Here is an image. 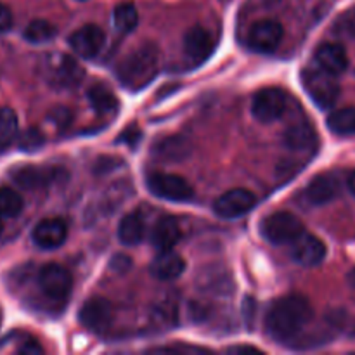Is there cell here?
I'll return each instance as SVG.
<instances>
[{"label": "cell", "mask_w": 355, "mask_h": 355, "mask_svg": "<svg viewBox=\"0 0 355 355\" xmlns=\"http://www.w3.org/2000/svg\"><path fill=\"white\" fill-rule=\"evenodd\" d=\"M284 30L281 23L274 19H263L259 21L252 26L248 37V44L253 51L259 52H272L279 47L283 42Z\"/></svg>", "instance_id": "11"}, {"label": "cell", "mask_w": 355, "mask_h": 355, "mask_svg": "<svg viewBox=\"0 0 355 355\" xmlns=\"http://www.w3.org/2000/svg\"><path fill=\"white\" fill-rule=\"evenodd\" d=\"M80 2H83V0H80Z\"/></svg>", "instance_id": "40"}, {"label": "cell", "mask_w": 355, "mask_h": 355, "mask_svg": "<svg viewBox=\"0 0 355 355\" xmlns=\"http://www.w3.org/2000/svg\"><path fill=\"white\" fill-rule=\"evenodd\" d=\"M149 270L156 279L173 281L182 276L184 270H186V262L179 253L166 250V252H159V255L153 260Z\"/></svg>", "instance_id": "17"}, {"label": "cell", "mask_w": 355, "mask_h": 355, "mask_svg": "<svg viewBox=\"0 0 355 355\" xmlns=\"http://www.w3.org/2000/svg\"><path fill=\"white\" fill-rule=\"evenodd\" d=\"M302 83H304L309 97L322 110L331 107L338 101L340 83L336 80V75L326 71L319 64L309 66V68L304 69Z\"/></svg>", "instance_id": "3"}, {"label": "cell", "mask_w": 355, "mask_h": 355, "mask_svg": "<svg viewBox=\"0 0 355 355\" xmlns=\"http://www.w3.org/2000/svg\"><path fill=\"white\" fill-rule=\"evenodd\" d=\"M328 128L336 135H355V107H342L329 114Z\"/></svg>", "instance_id": "23"}, {"label": "cell", "mask_w": 355, "mask_h": 355, "mask_svg": "<svg viewBox=\"0 0 355 355\" xmlns=\"http://www.w3.org/2000/svg\"><path fill=\"white\" fill-rule=\"evenodd\" d=\"M19 134L17 116L10 107H0V149H6L12 144Z\"/></svg>", "instance_id": "25"}, {"label": "cell", "mask_w": 355, "mask_h": 355, "mask_svg": "<svg viewBox=\"0 0 355 355\" xmlns=\"http://www.w3.org/2000/svg\"><path fill=\"white\" fill-rule=\"evenodd\" d=\"M214 45L210 31L205 30L203 26L189 28L184 35V54H186L187 61L193 64H201L203 61H207L214 51Z\"/></svg>", "instance_id": "13"}, {"label": "cell", "mask_w": 355, "mask_h": 355, "mask_svg": "<svg viewBox=\"0 0 355 355\" xmlns=\"http://www.w3.org/2000/svg\"><path fill=\"white\" fill-rule=\"evenodd\" d=\"M80 322L89 331L97 333V335L106 333L113 322V309L110 302L99 297L87 300L85 305L80 309Z\"/></svg>", "instance_id": "10"}, {"label": "cell", "mask_w": 355, "mask_h": 355, "mask_svg": "<svg viewBox=\"0 0 355 355\" xmlns=\"http://www.w3.org/2000/svg\"><path fill=\"white\" fill-rule=\"evenodd\" d=\"M175 307H173L170 302H165V304H162L158 307V311H156V319H158L162 324L165 326H172L175 324Z\"/></svg>", "instance_id": "31"}, {"label": "cell", "mask_w": 355, "mask_h": 355, "mask_svg": "<svg viewBox=\"0 0 355 355\" xmlns=\"http://www.w3.org/2000/svg\"><path fill=\"white\" fill-rule=\"evenodd\" d=\"M257 205V196L248 189H231L217 198L214 211L222 218H238L252 211Z\"/></svg>", "instance_id": "9"}, {"label": "cell", "mask_w": 355, "mask_h": 355, "mask_svg": "<svg viewBox=\"0 0 355 355\" xmlns=\"http://www.w3.org/2000/svg\"><path fill=\"white\" fill-rule=\"evenodd\" d=\"M10 24H12V14H10L9 7L0 3V33L9 30Z\"/></svg>", "instance_id": "33"}, {"label": "cell", "mask_w": 355, "mask_h": 355, "mask_svg": "<svg viewBox=\"0 0 355 355\" xmlns=\"http://www.w3.org/2000/svg\"><path fill=\"white\" fill-rule=\"evenodd\" d=\"M314 142L315 132L309 121H298V123L291 125V127L284 132V144L290 149L304 151V149L312 148Z\"/></svg>", "instance_id": "21"}, {"label": "cell", "mask_w": 355, "mask_h": 355, "mask_svg": "<svg viewBox=\"0 0 355 355\" xmlns=\"http://www.w3.org/2000/svg\"><path fill=\"white\" fill-rule=\"evenodd\" d=\"M23 210V198L10 187H0V217L14 218Z\"/></svg>", "instance_id": "29"}, {"label": "cell", "mask_w": 355, "mask_h": 355, "mask_svg": "<svg viewBox=\"0 0 355 355\" xmlns=\"http://www.w3.org/2000/svg\"><path fill=\"white\" fill-rule=\"evenodd\" d=\"M55 33H58V30H55L54 24L49 23V21L45 19H35L24 28L23 35L30 44L40 45V44H47V42H51L52 38L55 37Z\"/></svg>", "instance_id": "27"}, {"label": "cell", "mask_w": 355, "mask_h": 355, "mask_svg": "<svg viewBox=\"0 0 355 355\" xmlns=\"http://www.w3.org/2000/svg\"><path fill=\"white\" fill-rule=\"evenodd\" d=\"M156 155L163 159H184L189 155V144L182 137H170L156 146Z\"/></svg>", "instance_id": "28"}, {"label": "cell", "mask_w": 355, "mask_h": 355, "mask_svg": "<svg viewBox=\"0 0 355 355\" xmlns=\"http://www.w3.org/2000/svg\"><path fill=\"white\" fill-rule=\"evenodd\" d=\"M146 224L144 217L139 211H130L125 215L118 225V239L125 246H135L144 239Z\"/></svg>", "instance_id": "20"}, {"label": "cell", "mask_w": 355, "mask_h": 355, "mask_svg": "<svg viewBox=\"0 0 355 355\" xmlns=\"http://www.w3.org/2000/svg\"><path fill=\"white\" fill-rule=\"evenodd\" d=\"M52 172L44 168H37V166H24L14 172V180L19 184L24 189H35V187H40L51 179Z\"/></svg>", "instance_id": "26"}, {"label": "cell", "mask_w": 355, "mask_h": 355, "mask_svg": "<svg viewBox=\"0 0 355 355\" xmlns=\"http://www.w3.org/2000/svg\"><path fill=\"white\" fill-rule=\"evenodd\" d=\"M146 186L153 196L175 203H186L194 196L193 186L186 179L172 173H151L146 179Z\"/></svg>", "instance_id": "5"}, {"label": "cell", "mask_w": 355, "mask_h": 355, "mask_svg": "<svg viewBox=\"0 0 355 355\" xmlns=\"http://www.w3.org/2000/svg\"><path fill=\"white\" fill-rule=\"evenodd\" d=\"M0 234H2V222H0Z\"/></svg>", "instance_id": "39"}, {"label": "cell", "mask_w": 355, "mask_h": 355, "mask_svg": "<svg viewBox=\"0 0 355 355\" xmlns=\"http://www.w3.org/2000/svg\"><path fill=\"white\" fill-rule=\"evenodd\" d=\"M159 71V52L153 44H144L128 52L116 66V76L128 90H141L156 78Z\"/></svg>", "instance_id": "2"}, {"label": "cell", "mask_w": 355, "mask_h": 355, "mask_svg": "<svg viewBox=\"0 0 355 355\" xmlns=\"http://www.w3.org/2000/svg\"><path fill=\"white\" fill-rule=\"evenodd\" d=\"M104 42H106L104 31L99 26H96V24H85V26L78 28L69 37L71 49L83 59L96 58L101 52V49H103Z\"/></svg>", "instance_id": "12"}, {"label": "cell", "mask_w": 355, "mask_h": 355, "mask_svg": "<svg viewBox=\"0 0 355 355\" xmlns=\"http://www.w3.org/2000/svg\"><path fill=\"white\" fill-rule=\"evenodd\" d=\"M38 286L51 300H64L73 288V277L59 263H47L38 272Z\"/></svg>", "instance_id": "7"}, {"label": "cell", "mask_w": 355, "mask_h": 355, "mask_svg": "<svg viewBox=\"0 0 355 355\" xmlns=\"http://www.w3.org/2000/svg\"><path fill=\"white\" fill-rule=\"evenodd\" d=\"M349 189H350V193L355 196V172H352V175L349 177Z\"/></svg>", "instance_id": "37"}, {"label": "cell", "mask_w": 355, "mask_h": 355, "mask_svg": "<svg viewBox=\"0 0 355 355\" xmlns=\"http://www.w3.org/2000/svg\"><path fill=\"white\" fill-rule=\"evenodd\" d=\"M51 118L55 125H59V127H66V125L69 123V120H71V113H69L68 110H64V107H59V110L52 111Z\"/></svg>", "instance_id": "32"}, {"label": "cell", "mask_w": 355, "mask_h": 355, "mask_svg": "<svg viewBox=\"0 0 355 355\" xmlns=\"http://www.w3.org/2000/svg\"><path fill=\"white\" fill-rule=\"evenodd\" d=\"M314 319V309L304 295H286L272 302L266 314V331L276 342H288Z\"/></svg>", "instance_id": "1"}, {"label": "cell", "mask_w": 355, "mask_h": 355, "mask_svg": "<svg viewBox=\"0 0 355 355\" xmlns=\"http://www.w3.org/2000/svg\"><path fill=\"white\" fill-rule=\"evenodd\" d=\"M45 137L38 128H28L26 132L19 134V139H17V144H19L21 151L33 153L38 151V149L44 146Z\"/></svg>", "instance_id": "30"}, {"label": "cell", "mask_w": 355, "mask_h": 355, "mask_svg": "<svg viewBox=\"0 0 355 355\" xmlns=\"http://www.w3.org/2000/svg\"><path fill=\"white\" fill-rule=\"evenodd\" d=\"M68 227L61 218H44L33 229V243L42 250H55L66 241Z\"/></svg>", "instance_id": "15"}, {"label": "cell", "mask_w": 355, "mask_h": 355, "mask_svg": "<svg viewBox=\"0 0 355 355\" xmlns=\"http://www.w3.org/2000/svg\"><path fill=\"white\" fill-rule=\"evenodd\" d=\"M349 283H350V286L355 288V267L350 270V274H349Z\"/></svg>", "instance_id": "38"}, {"label": "cell", "mask_w": 355, "mask_h": 355, "mask_svg": "<svg viewBox=\"0 0 355 355\" xmlns=\"http://www.w3.org/2000/svg\"><path fill=\"white\" fill-rule=\"evenodd\" d=\"M89 101L99 114H111L118 110V99L110 87L104 83H96L89 89Z\"/></svg>", "instance_id": "22"}, {"label": "cell", "mask_w": 355, "mask_h": 355, "mask_svg": "<svg viewBox=\"0 0 355 355\" xmlns=\"http://www.w3.org/2000/svg\"><path fill=\"white\" fill-rule=\"evenodd\" d=\"M17 352L26 354V355H33V354H42V352H44V349H42V347L38 345L37 342L30 340V342H24V345L19 347V349H17Z\"/></svg>", "instance_id": "34"}, {"label": "cell", "mask_w": 355, "mask_h": 355, "mask_svg": "<svg viewBox=\"0 0 355 355\" xmlns=\"http://www.w3.org/2000/svg\"><path fill=\"white\" fill-rule=\"evenodd\" d=\"M260 232L272 245H290L304 234L305 229L297 215L290 211H276L263 218Z\"/></svg>", "instance_id": "4"}, {"label": "cell", "mask_w": 355, "mask_h": 355, "mask_svg": "<svg viewBox=\"0 0 355 355\" xmlns=\"http://www.w3.org/2000/svg\"><path fill=\"white\" fill-rule=\"evenodd\" d=\"M291 257L304 267H315L326 259V245L312 234H302L291 243Z\"/></svg>", "instance_id": "14"}, {"label": "cell", "mask_w": 355, "mask_h": 355, "mask_svg": "<svg viewBox=\"0 0 355 355\" xmlns=\"http://www.w3.org/2000/svg\"><path fill=\"white\" fill-rule=\"evenodd\" d=\"M340 193V182L335 175H318L309 182L307 189H305V198L311 201L312 205H326L329 201L335 200Z\"/></svg>", "instance_id": "18"}, {"label": "cell", "mask_w": 355, "mask_h": 355, "mask_svg": "<svg viewBox=\"0 0 355 355\" xmlns=\"http://www.w3.org/2000/svg\"><path fill=\"white\" fill-rule=\"evenodd\" d=\"M113 21L114 28H116L120 33H130V31H134L139 24L137 7L132 2L118 3V6L114 7Z\"/></svg>", "instance_id": "24"}, {"label": "cell", "mask_w": 355, "mask_h": 355, "mask_svg": "<svg viewBox=\"0 0 355 355\" xmlns=\"http://www.w3.org/2000/svg\"><path fill=\"white\" fill-rule=\"evenodd\" d=\"M286 110V96L281 89L267 87L259 90L252 101V114L257 121L270 123L283 116Z\"/></svg>", "instance_id": "8"}, {"label": "cell", "mask_w": 355, "mask_h": 355, "mask_svg": "<svg viewBox=\"0 0 355 355\" xmlns=\"http://www.w3.org/2000/svg\"><path fill=\"white\" fill-rule=\"evenodd\" d=\"M229 352H232V354H250V352H255V354H259L260 350L259 349H255V347H248V345H243V347H231V349H229Z\"/></svg>", "instance_id": "36"}, {"label": "cell", "mask_w": 355, "mask_h": 355, "mask_svg": "<svg viewBox=\"0 0 355 355\" xmlns=\"http://www.w3.org/2000/svg\"><path fill=\"white\" fill-rule=\"evenodd\" d=\"M315 61L326 71L333 75H342L349 68V55L343 45L335 44V42H326L321 44L315 51Z\"/></svg>", "instance_id": "16"}, {"label": "cell", "mask_w": 355, "mask_h": 355, "mask_svg": "<svg viewBox=\"0 0 355 355\" xmlns=\"http://www.w3.org/2000/svg\"><path fill=\"white\" fill-rule=\"evenodd\" d=\"M121 139H125V141H130V144H135V142H139V139H141V132L135 130V128H128Z\"/></svg>", "instance_id": "35"}, {"label": "cell", "mask_w": 355, "mask_h": 355, "mask_svg": "<svg viewBox=\"0 0 355 355\" xmlns=\"http://www.w3.org/2000/svg\"><path fill=\"white\" fill-rule=\"evenodd\" d=\"M180 239L179 222L173 217H162L155 224L151 231V245L158 252H166L172 250Z\"/></svg>", "instance_id": "19"}, {"label": "cell", "mask_w": 355, "mask_h": 355, "mask_svg": "<svg viewBox=\"0 0 355 355\" xmlns=\"http://www.w3.org/2000/svg\"><path fill=\"white\" fill-rule=\"evenodd\" d=\"M83 75V68L71 55L54 54L45 61V76L58 89H73L82 82Z\"/></svg>", "instance_id": "6"}]
</instances>
